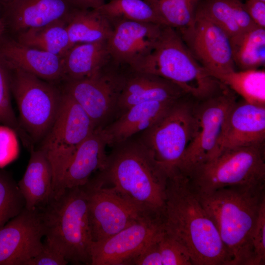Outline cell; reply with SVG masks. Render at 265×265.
Wrapping results in <instances>:
<instances>
[{
    "instance_id": "1",
    "label": "cell",
    "mask_w": 265,
    "mask_h": 265,
    "mask_svg": "<svg viewBox=\"0 0 265 265\" xmlns=\"http://www.w3.org/2000/svg\"><path fill=\"white\" fill-rule=\"evenodd\" d=\"M160 219L163 231L187 250L193 265H230L214 223L188 177L179 171L169 176Z\"/></svg>"
},
{
    "instance_id": "2",
    "label": "cell",
    "mask_w": 265,
    "mask_h": 265,
    "mask_svg": "<svg viewBox=\"0 0 265 265\" xmlns=\"http://www.w3.org/2000/svg\"><path fill=\"white\" fill-rule=\"evenodd\" d=\"M103 170L104 183L112 187L144 215L160 218L169 174L137 139L115 145Z\"/></svg>"
},
{
    "instance_id": "3",
    "label": "cell",
    "mask_w": 265,
    "mask_h": 265,
    "mask_svg": "<svg viewBox=\"0 0 265 265\" xmlns=\"http://www.w3.org/2000/svg\"><path fill=\"white\" fill-rule=\"evenodd\" d=\"M197 193L227 250L230 265H251L252 237L265 201V184L227 186Z\"/></svg>"
},
{
    "instance_id": "4",
    "label": "cell",
    "mask_w": 265,
    "mask_h": 265,
    "mask_svg": "<svg viewBox=\"0 0 265 265\" xmlns=\"http://www.w3.org/2000/svg\"><path fill=\"white\" fill-rule=\"evenodd\" d=\"M39 211L46 241L68 264L91 265L93 240L82 186L66 188Z\"/></svg>"
},
{
    "instance_id": "5",
    "label": "cell",
    "mask_w": 265,
    "mask_h": 265,
    "mask_svg": "<svg viewBox=\"0 0 265 265\" xmlns=\"http://www.w3.org/2000/svg\"><path fill=\"white\" fill-rule=\"evenodd\" d=\"M130 68L165 79L199 101L216 93L222 85L197 61L178 31L168 26L152 51Z\"/></svg>"
},
{
    "instance_id": "6",
    "label": "cell",
    "mask_w": 265,
    "mask_h": 265,
    "mask_svg": "<svg viewBox=\"0 0 265 265\" xmlns=\"http://www.w3.org/2000/svg\"><path fill=\"white\" fill-rule=\"evenodd\" d=\"M264 146L265 144L224 150L186 176L198 193L227 186L265 184Z\"/></svg>"
},
{
    "instance_id": "7",
    "label": "cell",
    "mask_w": 265,
    "mask_h": 265,
    "mask_svg": "<svg viewBox=\"0 0 265 265\" xmlns=\"http://www.w3.org/2000/svg\"><path fill=\"white\" fill-rule=\"evenodd\" d=\"M9 70L19 124L34 146L41 142L53 125L62 105L63 91L56 83L20 69Z\"/></svg>"
},
{
    "instance_id": "8",
    "label": "cell",
    "mask_w": 265,
    "mask_h": 265,
    "mask_svg": "<svg viewBox=\"0 0 265 265\" xmlns=\"http://www.w3.org/2000/svg\"><path fill=\"white\" fill-rule=\"evenodd\" d=\"M62 105L51 129L38 148L46 155L53 172V199L65 190L63 181L69 163L79 145L95 127L83 108L63 90Z\"/></svg>"
},
{
    "instance_id": "9",
    "label": "cell",
    "mask_w": 265,
    "mask_h": 265,
    "mask_svg": "<svg viewBox=\"0 0 265 265\" xmlns=\"http://www.w3.org/2000/svg\"><path fill=\"white\" fill-rule=\"evenodd\" d=\"M198 101L187 95L181 98L137 139L150 150L169 175L178 170L193 136Z\"/></svg>"
},
{
    "instance_id": "10",
    "label": "cell",
    "mask_w": 265,
    "mask_h": 265,
    "mask_svg": "<svg viewBox=\"0 0 265 265\" xmlns=\"http://www.w3.org/2000/svg\"><path fill=\"white\" fill-rule=\"evenodd\" d=\"M236 102V94L222 83L216 93L198 101L196 127L179 164L181 173L186 176L219 154L226 120Z\"/></svg>"
},
{
    "instance_id": "11",
    "label": "cell",
    "mask_w": 265,
    "mask_h": 265,
    "mask_svg": "<svg viewBox=\"0 0 265 265\" xmlns=\"http://www.w3.org/2000/svg\"><path fill=\"white\" fill-rule=\"evenodd\" d=\"M128 69L111 60L92 76L64 81L62 89L85 111L95 129L103 128L116 116L118 101Z\"/></svg>"
},
{
    "instance_id": "12",
    "label": "cell",
    "mask_w": 265,
    "mask_h": 265,
    "mask_svg": "<svg viewBox=\"0 0 265 265\" xmlns=\"http://www.w3.org/2000/svg\"><path fill=\"white\" fill-rule=\"evenodd\" d=\"M81 186L86 195L93 242L112 236L145 215L114 188L105 184L99 171Z\"/></svg>"
},
{
    "instance_id": "13",
    "label": "cell",
    "mask_w": 265,
    "mask_h": 265,
    "mask_svg": "<svg viewBox=\"0 0 265 265\" xmlns=\"http://www.w3.org/2000/svg\"><path fill=\"white\" fill-rule=\"evenodd\" d=\"M179 33L197 61L214 78L236 70L230 38L199 6L192 26Z\"/></svg>"
},
{
    "instance_id": "14",
    "label": "cell",
    "mask_w": 265,
    "mask_h": 265,
    "mask_svg": "<svg viewBox=\"0 0 265 265\" xmlns=\"http://www.w3.org/2000/svg\"><path fill=\"white\" fill-rule=\"evenodd\" d=\"M162 230L160 218L143 215L112 236L93 242L91 265H133Z\"/></svg>"
},
{
    "instance_id": "15",
    "label": "cell",
    "mask_w": 265,
    "mask_h": 265,
    "mask_svg": "<svg viewBox=\"0 0 265 265\" xmlns=\"http://www.w3.org/2000/svg\"><path fill=\"white\" fill-rule=\"evenodd\" d=\"M44 231L40 212H22L0 228V265H24L42 249Z\"/></svg>"
},
{
    "instance_id": "16",
    "label": "cell",
    "mask_w": 265,
    "mask_h": 265,
    "mask_svg": "<svg viewBox=\"0 0 265 265\" xmlns=\"http://www.w3.org/2000/svg\"><path fill=\"white\" fill-rule=\"evenodd\" d=\"M165 26L129 20L113 23L107 40L112 60L132 67L152 51Z\"/></svg>"
},
{
    "instance_id": "17",
    "label": "cell",
    "mask_w": 265,
    "mask_h": 265,
    "mask_svg": "<svg viewBox=\"0 0 265 265\" xmlns=\"http://www.w3.org/2000/svg\"><path fill=\"white\" fill-rule=\"evenodd\" d=\"M78 7L69 0H9L0 7L6 32L15 34L60 21Z\"/></svg>"
},
{
    "instance_id": "18",
    "label": "cell",
    "mask_w": 265,
    "mask_h": 265,
    "mask_svg": "<svg viewBox=\"0 0 265 265\" xmlns=\"http://www.w3.org/2000/svg\"><path fill=\"white\" fill-rule=\"evenodd\" d=\"M265 141V106L237 101L228 114L219 153L228 149L264 144Z\"/></svg>"
},
{
    "instance_id": "19",
    "label": "cell",
    "mask_w": 265,
    "mask_h": 265,
    "mask_svg": "<svg viewBox=\"0 0 265 265\" xmlns=\"http://www.w3.org/2000/svg\"><path fill=\"white\" fill-rule=\"evenodd\" d=\"M0 57L9 69H18L44 80L63 81V57L24 45L5 36L0 41Z\"/></svg>"
},
{
    "instance_id": "20",
    "label": "cell",
    "mask_w": 265,
    "mask_h": 265,
    "mask_svg": "<svg viewBox=\"0 0 265 265\" xmlns=\"http://www.w3.org/2000/svg\"><path fill=\"white\" fill-rule=\"evenodd\" d=\"M187 95L178 86L165 79L129 67L118 99L115 118L135 105L177 100Z\"/></svg>"
},
{
    "instance_id": "21",
    "label": "cell",
    "mask_w": 265,
    "mask_h": 265,
    "mask_svg": "<svg viewBox=\"0 0 265 265\" xmlns=\"http://www.w3.org/2000/svg\"><path fill=\"white\" fill-rule=\"evenodd\" d=\"M179 99L146 102L131 106L101 129L107 146L113 147L147 129L162 117Z\"/></svg>"
},
{
    "instance_id": "22",
    "label": "cell",
    "mask_w": 265,
    "mask_h": 265,
    "mask_svg": "<svg viewBox=\"0 0 265 265\" xmlns=\"http://www.w3.org/2000/svg\"><path fill=\"white\" fill-rule=\"evenodd\" d=\"M106 146L101 129H95L79 145L69 163L64 178L65 189L83 186L93 173L104 169Z\"/></svg>"
},
{
    "instance_id": "23",
    "label": "cell",
    "mask_w": 265,
    "mask_h": 265,
    "mask_svg": "<svg viewBox=\"0 0 265 265\" xmlns=\"http://www.w3.org/2000/svg\"><path fill=\"white\" fill-rule=\"evenodd\" d=\"M27 166L18 186L29 211L40 210L53 199V176L45 153L39 148L30 150Z\"/></svg>"
},
{
    "instance_id": "24",
    "label": "cell",
    "mask_w": 265,
    "mask_h": 265,
    "mask_svg": "<svg viewBox=\"0 0 265 265\" xmlns=\"http://www.w3.org/2000/svg\"><path fill=\"white\" fill-rule=\"evenodd\" d=\"M111 60L107 40L75 44L63 57V81L92 76Z\"/></svg>"
},
{
    "instance_id": "25",
    "label": "cell",
    "mask_w": 265,
    "mask_h": 265,
    "mask_svg": "<svg viewBox=\"0 0 265 265\" xmlns=\"http://www.w3.org/2000/svg\"><path fill=\"white\" fill-rule=\"evenodd\" d=\"M66 28L72 46L79 43L107 40L113 26L97 9L77 8L68 19Z\"/></svg>"
},
{
    "instance_id": "26",
    "label": "cell",
    "mask_w": 265,
    "mask_h": 265,
    "mask_svg": "<svg viewBox=\"0 0 265 265\" xmlns=\"http://www.w3.org/2000/svg\"><path fill=\"white\" fill-rule=\"evenodd\" d=\"M67 21H58L30 28L16 34L14 39L26 46L63 57L72 47L66 28Z\"/></svg>"
},
{
    "instance_id": "27",
    "label": "cell",
    "mask_w": 265,
    "mask_h": 265,
    "mask_svg": "<svg viewBox=\"0 0 265 265\" xmlns=\"http://www.w3.org/2000/svg\"><path fill=\"white\" fill-rule=\"evenodd\" d=\"M233 58L240 70L257 69L265 64V28L256 26L230 38Z\"/></svg>"
},
{
    "instance_id": "28",
    "label": "cell",
    "mask_w": 265,
    "mask_h": 265,
    "mask_svg": "<svg viewBox=\"0 0 265 265\" xmlns=\"http://www.w3.org/2000/svg\"><path fill=\"white\" fill-rule=\"evenodd\" d=\"M246 102L265 106V72L264 70H236L215 78Z\"/></svg>"
},
{
    "instance_id": "29",
    "label": "cell",
    "mask_w": 265,
    "mask_h": 265,
    "mask_svg": "<svg viewBox=\"0 0 265 265\" xmlns=\"http://www.w3.org/2000/svg\"><path fill=\"white\" fill-rule=\"evenodd\" d=\"M96 9L112 25L119 21L129 20L166 26L145 0H110Z\"/></svg>"
},
{
    "instance_id": "30",
    "label": "cell",
    "mask_w": 265,
    "mask_h": 265,
    "mask_svg": "<svg viewBox=\"0 0 265 265\" xmlns=\"http://www.w3.org/2000/svg\"><path fill=\"white\" fill-rule=\"evenodd\" d=\"M155 9L166 26L179 32L190 28L202 0H145Z\"/></svg>"
},
{
    "instance_id": "31",
    "label": "cell",
    "mask_w": 265,
    "mask_h": 265,
    "mask_svg": "<svg viewBox=\"0 0 265 265\" xmlns=\"http://www.w3.org/2000/svg\"><path fill=\"white\" fill-rule=\"evenodd\" d=\"M10 70L0 57V123L17 133L24 145L30 149L32 144L19 124L11 103Z\"/></svg>"
},
{
    "instance_id": "32",
    "label": "cell",
    "mask_w": 265,
    "mask_h": 265,
    "mask_svg": "<svg viewBox=\"0 0 265 265\" xmlns=\"http://www.w3.org/2000/svg\"><path fill=\"white\" fill-rule=\"evenodd\" d=\"M236 0H205L200 9L231 38L241 32L236 20Z\"/></svg>"
},
{
    "instance_id": "33",
    "label": "cell",
    "mask_w": 265,
    "mask_h": 265,
    "mask_svg": "<svg viewBox=\"0 0 265 265\" xmlns=\"http://www.w3.org/2000/svg\"><path fill=\"white\" fill-rule=\"evenodd\" d=\"M25 208V199L18 184L0 171V228Z\"/></svg>"
},
{
    "instance_id": "34",
    "label": "cell",
    "mask_w": 265,
    "mask_h": 265,
    "mask_svg": "<svg viewBox=\"0 0 265 265\" xmlns=\"http://www.w3.org/2000/svg\"><path fill=\"white\" fill-rule=\"evenodd\" d=\"M162 265H192L187 250L163 230L159 238Z\"/></svg>"
},
{
    "instance_id": "35",
    "label": "cell",
    "mask_w": 265,
    "mask_h": 265,
    "mask_svg": "<svg viewBox=\"0 0 265 265\" xmlns=\"http://www.w3.org/2000/svg\"><path fill=\"white\" fill-rule=\"evenodd\" d=\"M19 138L11 127L0 125V168L7 165L17 157L19 152Z\"/></svg>"
},
{
    "instance_id": "36",
    "label": "cell",
    "mask_w": 265,
    "mask_h": 265,
    "mask_svg": "<svg viewBox=\"0 0 265 265\" xmlns=\"http://www.w3.org/2000/svg\"><path fill=\"white\" fill-rule=\"evenodd\" d=\"M251 265H265V201L262 203L252 237Z\"/></svg>"
},
{
    "instance_id": "37",
    "label": "cell",
    "mask_w": 265,
    "mask_h": 265,
    "mask_svg": "<svg viewBox=\"0 0 265 265\" xmlns=\"http://www.w3.org/2000/svg\"><path fill=\"white\" fill-rule=\"evenodd\" d=\"M64 256L46 241L40 252L27 260L24 265H66Z\"/></svg>"
},
{
    "instance_id": "38",
    "label": "cell",
    "mask_w": 265,
    "mask_h": 265,
    "mask_svg": "<svg viewBox=\"0 0 265 265\" xmlns=\"http://www.w3.org/2000/svg\"><path fill=\"white\" fill-rule=\"evenodd\" d=\"M161 231L143 249L134 260L133 265H162V260L159 244V238Z\"/></svg>"
},
{
    "instance_id": "39",
    "label": "cell",
    "mask_w": 265,
    "mask_h": 265,
    "mask_svg": "<svg viewBox=\"0 0 265 265\" xmlns=\"http://www.w3.org/2000/svg\"><path fill=\"white\" fill-rule=\"evenodd\" d=\"M244 4L254 24L258 26L265 28V1L247 0Z\"/></svg>"
},
{
    "instance_id": "40",
    "label": "cell",
    "mask_w": 265,
    "mask_h": 265,
    "mask_svg": "<svg viewBox=\"0 0 265 265\" xmlns=\"http://www.w3.org/2000/svg\"><path fill=\"white\" fill-rule=\"evenodd\" d=\"M75 6L79 8L94 9L105 2V0H69Z\"/></svg>"
},
{
    "instance_id": "41",
    "label": "cell",
    "mask_w": 265,
    "mask_h": 265,
    "mask_svg": "<svg viewBox=\"0 0 265 265\" xmlns=\"http://www.w3.org/2000/svg\"><path fill=\"white\" fill-rule=\"evenodd\" d=\"M5 27L0 8V41L5 37Z\"/></svg>"
},
{
    "instance_id": "42",
    "label": "cell",
    "mask_w": 265,
    "mask_h": 265,
    "mask_svg": "<svg viewBox=\"0 0 265 265\" xmlns=\"http://www.w3.org/2000/svg\"><path fill=\"white\" fill-rule=\"evenodd\" d=\"M9 0H0V7L5 4Z\"/></svg>"
},
{
    "instance_id": "43",
    "label": "cell",
    "mask_w": 265,
    "mask_h": 265,
    "mask_svg": "<svg viewBox=\"0 0 265 265\" xmlns=\"http://www.w3.org/2000/svg\"><path fill=\"white\" fill-rule=\"evenodd\" d=\"M263 0V1H265V0Z\"/></svg>"
}]
</instances>
